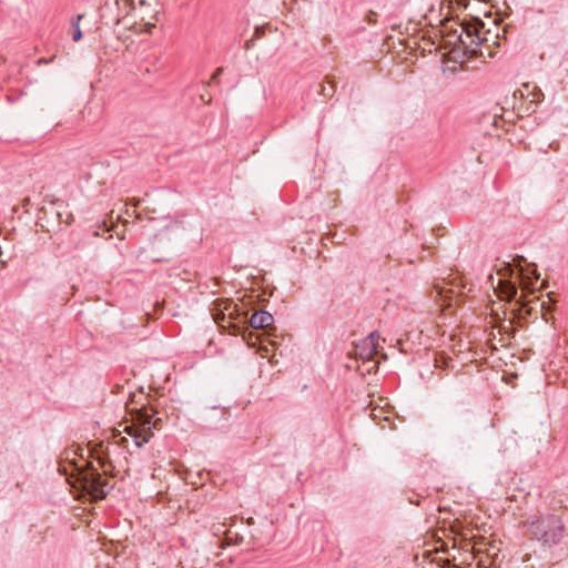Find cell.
Segmentation results:
<instances>
[{
  "label": "cell",
  "instance_id": "7a4b0ae2",
  "mask_svg": "<svg viewBox=\"0 0 568 568\" xmlns=\"http://www.w3.org/2000/svg\"><path fill=\"white\" fill-rule=\"evenodd\" d=\"M497 538L471 514L443 518L425 539L423 556L436 566H494Z\"/></svg>",
  "mask_w": 568,
  "mask_h": 568
},
{
  "label": "cell",
  "instance_id": "5b68a950",
  "mask_svg": "<svg viewBox=\"0 0 568 568\" xmlns=\"http://www.w3.org/2000/svg\"><path fill=\"white\" fill-rule=\"evenodd\" d=\"M242 306L246 312V323L241 336L258 355L272 356L277 348L273 317L263 310L264 304L244 298Z\"/></svg>",
  "mask_w": 568,
  "mask_h": 568
},
{
  "label": "cell",
  "instance_id": "6da1fadb",
  "mask_svg": "<svg viewBox=\"0 0 568 568\" xmlns=\"http://www.w3.org/2000/svg\"><path fill=\"white\" fill-rule=\"evenodd\" d=\"M511 27L507 0H445L438 27V51L452 72L477 70L504 47Z\"/></svg>",
  "mask_w": 568,
  "mask_h": 568
},
{
  "label": "cell",
  "instance_id": "277c9868",
  "mask_svg": "<svg viewBox=\"0 0 568 568\" xmlns=\"http://www.w3.org/2000/svg\"><path fill=\"white\" fill-rule=\"evenodd\" d=\"M438 27L428 19L409 21L393 28L381 49L379 64L390 75H405L416 62L434 51Z\"/></svg>",
  "mask_w": 568,
  "mask_h": 568
},
{
  "label": "cell",
  "instance_id": "3957f363",
  "mask_svg": "<svg viewBox=\"0 0 568 568\" xmlns=\"http://www.w3.org/2000/svg\"><path fill=\"white\" fill-rule=\"evenodd\" d=\"M59 470L73 499L82 504L103 500L115 479L108 448L98 439L69 445L59 458Z\"/></svg>",
  "mask_w": 568,
  "mask_h": 568
},
{
  "label": "cell",
  "instance_id": "8992f818",
  "mask_svg": "<svg viewBox=\"0 0 568 568\" xmlns=\"http://www.w3.org/2000/svg\"><path fill=\"white\" fill-rule=\"evenodd\" d=\"M211 314L219 329L227 335H242L246 312L231 298H219L211 305Z\"/></svg>",
  "mask_w": 568,
  "mask_h": 568
}]
</instances>
